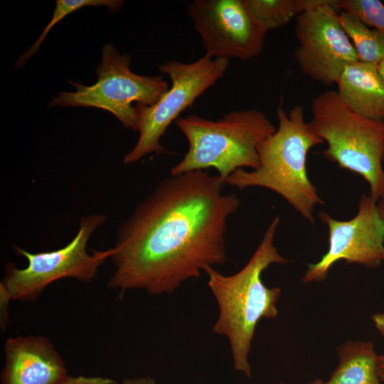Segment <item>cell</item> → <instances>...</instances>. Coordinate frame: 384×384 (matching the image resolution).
I'll return each mask as SVG.
<instances>
[{"label":"cell","instance_id":"6da1fadb","mask_svg":"<svg viewBox=\"0 0 384 384\" xmlns=\"http://www.w3.org/2000/svg\"><path fill=\"white\" fill-rule=\"evenodd\" d=\"M225 185L207 171L159 181L119 228L109 287L120 297L130 289L172 294L206 267L226 262L228 222L240 200L225 193Z\"/></svg>","mask_w":384,"mask_h":384},{"label":"cell","instance_id":"7a4b0ae2","mask_svg":"<svg viewBox=\"0 0 384 384\" xmlns=\"http://www.w3.org/2000/svg\"><path fill=\"white\" fill-rule=\"evenodd\" d=\"M279 223L278 217L272 220L255 251L238 272L225 275L214 267L203 270L218 307L213 331L228 338L235 369L247 377L251 375L248 357L256 326L261 319L277 316V302L282 292L279 288L267 287L262 274L272 264L289 262L274 244Z\"/></svg>","mask_w":384,"mask_h":384},{"label":"cell","instance_id":"3957f363","mask_svg":"<svg viewBox=\"0 0 384 384\" xmlns=\"http://www.w3.org/2000/svg\"><path fill=\"white\" fill-rule=\"evenodd\" d=\"M277 118L276 131L259 146L258 167L235 171L225 184L239 190L269 189L283 198L304 220L314 223L315 208L324 202L308 176L307 156L311 148L324 141L305 121L300 105L287 111L281 100Z\"/></svg>","mask_w":384,"mask_h":384},{"label":"cell","instance_id":"277c9868","mask_svg":"<svg viewBox=\"0 0 384 384\" xmlns=\"http://www.w3.org/2000/svg\"><path fill=\"white\" fill-rule=\"evenodd\" d=\"M175 123L188 149L170 174L212 168L225 182L238 169L258 167L259 146L277 129L262 111L254 108L231 111L217 120L191 114Z\"/></svg>","mask_w":384,"mask_h":384},{"label":"cell","instance_id":"5b68a950","mask_svg":"<svg viewBox=\"0 0 384 384\" xmlns=\"http://www.w3.org/2000/svg\"><path fill=\"white\" fill-rule=\"evenodd\" d=\"M311 112L309 124L327 145L324 156L363 178L375 201L383 198L384 121L356 112L332 90L312 100Z\"/></svg>","mask_w":384,"mask_h":384},{"label":"cell","instance_id":"8992f818","mask_svg":"<svg viewBox=\"0 0 384 384\" xmlns=\"http://www.w3.org/2000/svg\"><path fill=\"white\" fill-rule=\"evenodd\" d=\"M131 56L121 55L110 43L102 49L95 75L97 80L86 86L70 81L75 92H60L50 106L96 107L113 114L127 129L138 132L135 105L151 106L169 88L161 76L140 75L130 70Z\"/></svg>","mask_w":384,"mask_h":384},{"label":"cell","instance_id":"52a82bcc","mask_svg":"<svg viewBox=\"0 0 384 384\" xmlns=\"http://www.w3.org/2000/svg\"><path fill=\"white\" fill-rule=\"evenodd\" d=\"M106 219L105 215L99 213L83 217L74 238L58 250L33 253L14 245V250L18 255L25 257L28 265L25 268L19 269L9 263L5 267L1 284L11 299L36 301L49 284L62 279L73 278L90 282L99 267L113 253L112 247L105 250H92V253L87 250L91 235Z\"/></svg>","mask_w":384,"mask_h":384},{"label":"cell","instance_id":"ba28073f","mask_svg":"<svg viewBox=\"0 0 384 384\" xmlns=\"http://www.w3.org/2000/svg\"><path fill=\"white\" fill-rule=\"evenodd\" d=\"M229 60L206 55L191 63L169 60L159 65L171 80L169 88L153 105H136L139 117L138 140L124 157L125 164L135 163L151 153H162L160 141L180 114L225 75Z\"/></svg>","mask_w":384,"mask_h":384},{"label":"cell","instance_id":"9c48e42d","mask_svg":"<svg viewBox=\"0 0 384 384\" xmlns=\"http://www.w3.org/2000/svg\"><path fill=\"white\" fill-rule=\"evenodd\" d=\"M337 3L331 0L300 14L294 25L297 63L304 75L326 87L336 84L346 66L358 61L341 26Z\"/></svg>","mask_w":384,"mask_h":384},{"label":"cell","instance_id":"30bf717a","mask_svg":"<svg viewBox=\"0 0 384 384\" xmlns=\"http://www.w3.org/2000/svg\"><path fill=\"white\" fill-rule=\"evenodd\" d=\"M186 11L206 56L247 60L262 51L267 33L252 18L244 0H194Z\"/></svg>","mask_w":384,"mask_h":384},{"label":"cell","instance_id":"8fae6325","mask_svg":"<svg viewBox=\"0 0 384 384\" xmlns=\"http://www.w3.org/2000/svg\"><path fill=\"white\" fill-rule=\"evenodd\" d=\"M319 218L328 228L329 247L318 262L308 265L303 283L324 281L339 260L368 268L384 262V225L377 201L369 195H361L358 211L350 220H339L324 211Z\"/></svg>","mask_w":384,"mask_h":384},{"label":"cell","instance_id":"7c38bea8","mask_svg":"<svg viewBox=\"0 0 384 384\" xmlns=\"http://www.w3.org/2000/svg\"><path fill=\"white\" fill-rule=\"evenodd\" d=\"M4 350L1 384H60L68 375L61 356L45 336L10 338Z\"/></svg>","mask_w":384,"mask_h":384},{"label":"cell","instance_id":"4fadbf2b","mask_svg":"<svg viewBox=\"0 0 384 384\" xmlns=\"http://www.w3.org/2000/svg\"><path fill=\"white\" fill-rule=\"evenodd\" d=\"M336 84L338 95L353 110L384 121V80L377 65L353 63L344 68Z\"/></svg>","mask_w":384,"mask_h":384},{"label":"cell","instance_id":"5bb4252c","mask_svg":"<svg viewBox=\"0 0 384 384\" xmlns=\"http://www.w3.org/2000/svg\"><path fill=\"white\" fill-rule=\"evenodd\" d=\"M338 365L326 384H384L371 341L348 340L337 347Z\"/></svg>","mask_w":384,"mask_h":384},{"label":"cell","instance_id":"9a60e30c","mask_svg":"<svg viewBox=\"0 0 384 384\" xmlns=\"http://www.w3.org/2000/svg\"><path fill=\"white\" fill-rule=\"evenodd\" d=\"M331 0H244L252 18L267 33L280 28L300 14Z\"/></svg>","mask_w":384,"mask_h":384},{"label":"cell","instance_id":"2e32d148","mask_svg":"<svg viewBox=\"0 0 384 384\" xmlns=\"http://www.w3.org/2000/svg\"><path fill=\"white\" fill-rule=\"evenodd\" d=\"M339 21L351 40L358 60L378 65L384 58V35L369 28L347 12L341 11L339 14Z\"/></svg>","mask_w":384,"mask_h":384},{"label":"cell","instance_id":"e0dca14e","mask_svg":"<svg viewBox=\"0 0 384 384\" xmlns=\"http://www.w3.org/2000/svg\"><path fill=\"white\" fill-rule=\"evenodd\" d=\"M124 4L122 0H57L52 18L43 29L33 44L16 60L15 68L23 66L39 50L49 31L68 15L85 6H106L112 11L120 10Z\"/></svg>","mask_w":384,"mask_h":384},{"label":"cell","instance_id":"ac0fdd59","mask_svg":"<svg viewBox=\"0 0 384 384\" xmlns=\"http://www.w3.org/2000/svg\"><path fill=\"white\" fill-rule=\"evenodd\" d=\"M349 13L384 35V5L379 0H338L337 9Z\"/></svg>","mask_w":384,"mask_h":384},{"label":"cell","instance_id":"d6986e66","mask_svg":"<svg viewBox=\"0 0 384 384\" xmlns=\"http://www.w3.org/2000/svg\"><path fill=\"white\" fill-rule=\"evenodd\" d=\"M60 384H117V382L113 379L103 377L68 375Z\"/></svg>","mask_w":384,"mask_h":384},{"label":"cell","instance_id":"ffe728a7","mask_svg":"<svg viewBox=\"0 0 384 384\" xmlns=\"http://www.w3.org/2000/svg\"><path fill=\"white\" fill-rule=\"evenodd\" d=\"M0 300H1V328L4 330L8 321V309L10 300H12L6 288L0 284Z\"/></svg>","mask_w":384,"mask_h":384},{"label":"cell","instance_id":"44dd1931","mask_svg":"<svg viewBox=\"0 0 384 384\" xmlns=\"http://www.w3.org/2000/svg\"><path fill=\"white\" fill-rule=\"evenodd\" d=\"M122 384H156V381L151 377H139L124 379Z\"/></svg>","mask_w":384,"mask_h":384},{"label":"cell","instance_id":"7402d4cb","mask_svg":"<svg viewBox=\"0 0 384 384\" xmlns=\"http://www.w3.org/2000/svg\"><path fill=\"white\" fill-rule=\"evenodd\" d=\"M376 329L384 338V314L377 313L371 317Z\"/></svg>","mask_w":384,"mask_h":384},{"label":"cell","instance_id":"603a6c76","mask_svg":"<svg viewBox=\"0 0 384 384\" xmlns=\"http://www.w3.org/2000/svg\"><path fill=\"white\" fill-rule=\"evenodd\" d=\"M378 371L380 379L384 383V354L378 356Z\"/></svg>","mask_w":384,"mask_h":384},{"label":"cell","instance_id":"cb8c5ba5","mask_svg":"<svg viewBox=\"0 0 384 384\" xmlns=\"http://www.w3.org/2000/svg\"><path fill=\"white\" fill-rule=\"evenodd\" d=\"M378 210L384 225V197L377 202Z\"/></svg>","mask_w":384,"mask_h":384},{"label":"cell","instance_id":"d4e9b609","mask_svg":"<svg viewBox=\"0 0 384 384\" xmlns=\"http://www.w3.org/2000/svg\"><path fill=\"white\" fill-rule=\"evenodd\" d=\"M379 74L384 80V58L378 65Z\"/></svg>","mask_w":384,"mask_h":384},{"label":"cell","instance_id":"484cf974","mask_svg":"<svg viewBox=\"0 0 384 384\" xmlns=\"http://www.w3.org/2000/svg\"><path fill=\"white\" fill-rule=\"evenodd\" d=\"M310 384H326V383H324L320 379H317V380H314L313 383H311Z\"/></svg>","mask_w":384,"mask_h":384},{"label":"cell","instance_id":"4316f807","mask_svg":"<svg viewBox=\"0 0 384 384\" xmlns=\"http://www.w3.org/2000/svg\"><path fill=\"white\" fill-rule=\"evenodd\" d=\"M383 169H384V156H383Z\"/></svg>","mask_w":384,"mask_h":384},{"label":"cell","instance_id":"83f0119b","mask_svg":"<svg viewBox=\"0 0 384 384\" xmlns=\"http://www.w3.org/2000/svg\"><path fill=\"white\" fill-rule=\"evenodd\" d=\"M280 384H284V383H280Z\"/></svg>","mask_w":384,"mask_h":384}]
</instances>
